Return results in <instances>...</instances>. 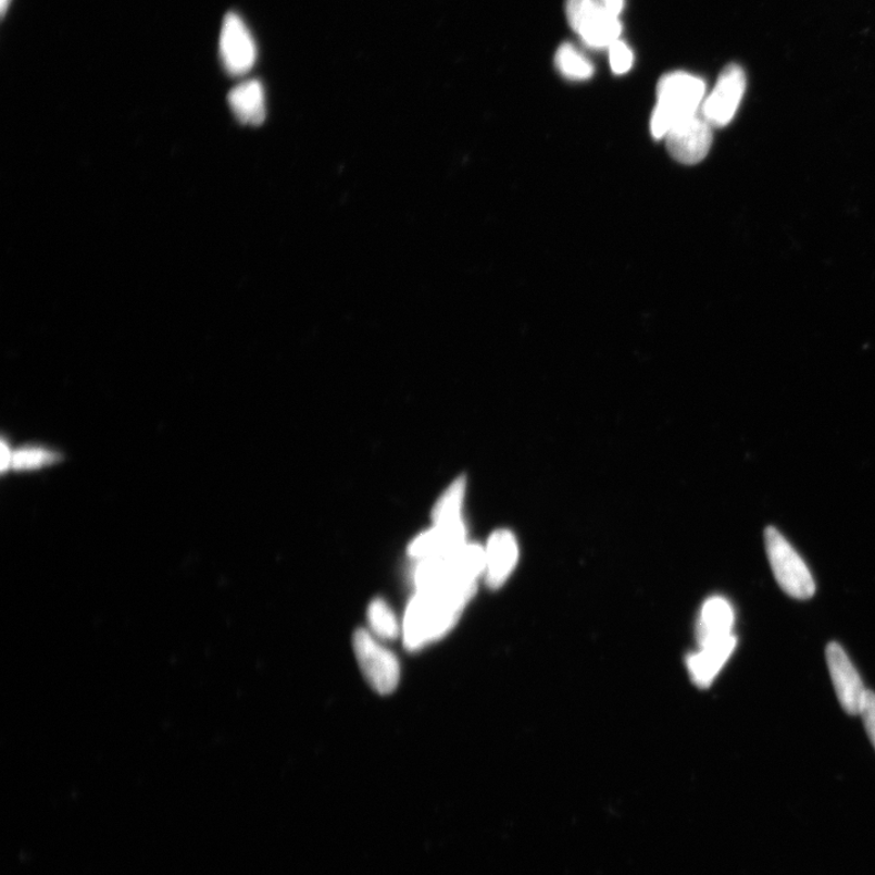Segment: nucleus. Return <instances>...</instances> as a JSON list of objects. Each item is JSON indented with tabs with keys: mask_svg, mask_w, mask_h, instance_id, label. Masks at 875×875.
Wrapping results in <instances>:
<instances>
[{
	"mask_svg": "<svg viewBox=\"0 0 875 875\" xmlns=\"http://www.w3.org/2000/svg\"><path fill=\"white\" fill-rule=\"evenodd\" d=\"M476 590L438 588L417 591L404 617L403 635L408 650H421L449 633Z\"/></svg>",
	"mask_w": 875,
	"mask_h": 875,
	"instance_id": "obj_1",
	"label": "nucleus"
},
{
	"mask_svg": "<svg viewBox=\"0 0 875 875\" xmlns=\"http://www.w3.org/2000/svg\"><path fill=\"white\" fill-rule=\"evenodd\" d=\"M705 84L687 72H673L659 80L657 105L651 121L655 139H664L677 123L697 115L703 105Z\"/></svg>",
	"mask_w": 875,
	"mask_h": 875,
	"instance_id": "obj_2",
	"label": "nucleus"
},
{
	"mask_svg": "<svg viewBox=\"0 0 875 875\" xmlns=\"http://www.w3.org/2000/svg\"><path fill=\"white\" fill-rule=\"evenodd\" d=\"M486 571V550L465 543L442 558L420 561L415 571L417 591L438 588H477Z\"/></svg>",
	"mask_w": 875,
	"mask_h": 875,
	"instance_id": "obj_3",
	"label": "nucleus"
},
{
	"mask_svg": "<svg viewBox=\"0 0 875 875\" xmlns=\"http://www.w3.org/2000/svg\"><path fill=\"white\" fill-rule=\"evenodd\" d=\"M767 558L775 578L787 595L798 600H809L816 591L808 565L792 549L784 535L774 527L765 530Z\"/></svg>",
	"mask_w": 875,
	"mask_h": 875,
	"instance_id": "obj_4",
	"label": "nucleus"
},
{
	"mask_svg": "<svg viewBox=\"0 0 875 875\" xmlns=\"http://www.w3.org/2000/svg\"><path fill=\"white\" fill-rule=\"evenodd\" d=\"M565 14L571 27L591 48H610L621 39V20L612 15L601 0H567Z\"/></svg>",
	"mask_w": 875,
	"mask_h": 875,
	"instance_id": "obj_5",
	"label": "nucleus"
},
{
	"mask_svg": "<svg viewBox=\"0 0 875 875\" xmlns=\"http://www.w3.org/2000/svg\"><path fill=\"white\" fill-rule=\"evenodd\" d=\"M353 648L360 668L375 691L380 695L396 691L400 678L397 657L363 629L354 633Z\"/></svg>",
	"mask_w": 875,
	"mask_h": 875,
	"instance_id": "obj_6",
	"label": "nucleus"
},
{
	"mask_svg": "<svg viewBox=\"0 0 875 875\" xmlns=\"http://www.w3.org/2000/svg\"><path fill=\"white\" fill-rule=\"evenodd\" d=\"M747 88L742 67L730 64L722 72L716 85L702 105V116L712 127H725L733 122Z\"/></svg>",
	"mask_w": 875,
	"mask_h": 875,
	"instance_id": "obj_7",
	"label": "nucleus"
},
{
	"mask_svg": "<svg viewBox=\"0 0 875 875\" xmlns=\"http://www.w3.org/2000/svg\"><path fill=\"white\" fill-rule=\"evenodd\" d=\"M220 53L223 67L233 77L246 75L255 64L254 39L238 14L229 13L224 18Z\"/></svg>",
	"mask_w": 875,
	"mask_h": 875,
	"instance_id": "obj_8",
	"label": "nucleus"
},
{
	"mask_svg": "<svg viewBox=\"0 0 875 875\" xmlns=\"http://www.w3.org/2000/svg\"><path fill=\"white\" fill-rule=\"evenodd\" d=\"M712 128L699 113L677 123L664 138L668 153L679 163L702 162L712 148Z\"/></svg>",
	"mask_w": 875,
	"mask_h": 875,
	"instance_id": "obj_9",
	"label": "nucleus"
},
{
	"mask_svg": "<svg viewBox=\"0 0 875 875\" xmlns=\"http://www.w3.org/2000/svg\"><path fill=\"white\" fill-rule=\"evenodd\" d=\"M826 657L832 682L842 709L850 715L861 714L867 689L864 688L847 652L839 643L832 642L827 647Z\"/></svg>",
	"mask_w": 875,
	"mask_h": 875,
	"instance_id": "obj_10",
	"label": "nucleus"
},
{
	"mask_svg": "<svg viewBox=\"0 0 875 875\" xmlns=\"http://www.w3.org/2000/svg\"><path fill=\"white\" fill-rule=\"evenodd\" d=\"M466 543V529L462 521L438 524L436 527L411 542L409 553L420 561L442 558Z\"/></svg>",
	"mask_w": 875,
	"mask_h": 875,
	"instance_id": "obj_11",
	"label": "nucleus"
},
{
	"mask_svg": "<svg viewBox=\"0 0 875 875\" xmlns=\"http://www.w3.org/2000/svg\"><path fill=\"white\" fill-rule=\"evenodd\" d=\"M517 560L518 547L513 534L504 529L493 533L487 545L486 571H484L491 589H499L507 583L516 567Z\"/></svg>",
	"mask_w": 875,
	"mask_h": 875,
	"instance_id": "obj_12",
	"label": "nucleus"
},
{
	"mask_svg": "<svg viewBox=\"0 0 875 875\" xmlns=\"http://www.w3.org/2000/svg\"><path fill=\"white\" fill-rule=\"evenodd\" d=\"M736 646L737 638L730 635L723 640L700 647L699 652L689 655L687 665L693 683L703 688L712 685L728 658L733 655Z\"/></svg>",
	"mask_w": 875,
	"mask_h": 875,
	"instance_id": "obj_13",
	"label": "nucleus"
},
{
	"mask_svg": "<svg viewBox=\"0 0 875 875\" xmlns=\"http://www.w3.org/2000/svg\"><path fill=\"white\" fill-rule=\"evenodd\" d=\"M735 612L723 597L708 600L697 624V640L700 647L723 640L733 635Z\"/></svg>",
	"mask_w": 875,
	"mask_h": 875,
	"instance_id": "obj_14",
	"label": "nucleus"
},
{
	"mask_svg": "<svg viewBox=\"0 0 875 875\" xmlns=\"http://www.w3.org/2000/svg\"><path fill=\"white\" fill-rule=\"evenodd\" d=\"M228 101L234 115L243 125H262L265 120V96L260 80L242 82L230 91Z\"/></svg>",
	"mask_w": 875,
	"mask_h": 875,
	"instance_id": "obj_15",
	"label": "nucleus"
},
{
	"mask_svg": "<svg viewBox=\"0 0 875 875\" xmlns=\"http://www.w3.org/2000/svg\"><path fill=\"white\" fill-rule=\"evenodd\" d=\"M554 63L563 76L575 80L589 79L595 71L590 61L570 43H564L558 49Z\"/></svg>",
	"mask_w": 875,
	"mask_h": 875,
	"instance_id": "obj_16",
	"label": "nucleus"
},
{
	"mask_svg": "<svg viewBox=\"0 0 875 875\" xmlns=\"http://www.w3.org/2000/svg\"><path fill=\"white\" fill-rule=\"evenodd\" d=\"M465 478H459L451 484L450 488L442 496L434 510L435 525L448 524L461 521V507L463 496H465Z\"/></svg>",
	"mask_w": 875,
	"mask_h": 875,
	"instance_id": "obj_17",
	"label": "nucleus"
},
{
	"mask_svg": "<svg viewBox=\"0 0 875 875\" xmlns=\"http://www.w3.org/2000/svg\"><path fill=\"white\" fill-rule=\"evenodd\" d=\"M368 622L374 634L384 640H396L399 636L397 616L384 600L377 599L370 604Z\"/></svg>",
	"mask_w": 875,
	"mask_h": 875,
	"instance_id": "obj_18",
	"label": "nucleus"
},
{
	"mask_svg": "<svg viewBox=\"0 0 875 875\" xmlns=\"http://www.w3.org/2000/svg\"><path fill=\"white\" fill-rule=\"evenodd\" d=\"M58 460L53 451L45 449H23L13 454L12 466L16 470L37 468L50 465Z\"/></svg>",
	"mask_w": 875,
	"mask_h": 875,
	"instance_id": "obj_19",
	"label": "nucleus"
},
{
	"mask_svg": "<svg viewBox=\"0 0 875 875\" xmlns=\"http://www.w3.org/2000/svg\"><path fill=\"white\" fill-rule=\"evenodd\" d=\"M610 63L615 75H625L634 65V53L629 46L617 39L610 47Z\"/></svg>",
	"mask_w": 875,
	"mask_h": 875,
	"instance_id": "obj_20",
	"label": "nucleus"
},
{
	"mask_svg": "<svg viewBox=\"0 0 875 875\" xmlns=\"http://www.w3.org/2000/svg\"><path fill=\"white\" fill-rule=\"evenodd\" d=\"M864 727L875 749V693L867 691L861 710Z\"/></svg>",
	"mask_w": 875,
	"mask_h": 875,
	"instance_id": "obj_21",
	"label": "nucleus"
},
{
	"mask_svg": "<svg viewBox=\"0 0 875 875\" xmlns=\"http://www.w3.org/2000/svg\"><path fill=\"white\" fill-rule=\"evenodd\" d=\"M601 3L612 15L620 17L625 5V0H601Z\"/></svg>",
	"mask_w": 875,
	"mask_h": 875,
	"instance_id": "obj_22",
	"label": "nucleus"
},
{
	"mask_svg": "<svg viewBox=\"0 0 875 875\" xmlns=\"http://www.w3.org/2000/svg\"><path fill=\"white\" fill-rule=\"evenodd\" d=\"M12 459L13 455L10 454V450L8 449L5 441H2V471L4 472L8 467L12 466Z\"/></svg>",
	"mask_w": 875,
	"mask_h": 875,
	"instance_id": "obj_23",
	"label": "nucleus"
},
{
	"mask_svg": "<svg viewBox=\"0 0 875 875\" xmlns=\"http://www.w3.org/2000/svg\"><path fill=\"white\" fill-rule=\"evenodd\" d=\"M10 3H12V0H0V10H2V16L3 17L5 16V14L8 12V8L10 7Z\"/></svg>",
	"mask_w": 875,
	"mask_h": 875,
	"instance_id": "obj_24",
	"label": "nucleus"
}]
</instances>
